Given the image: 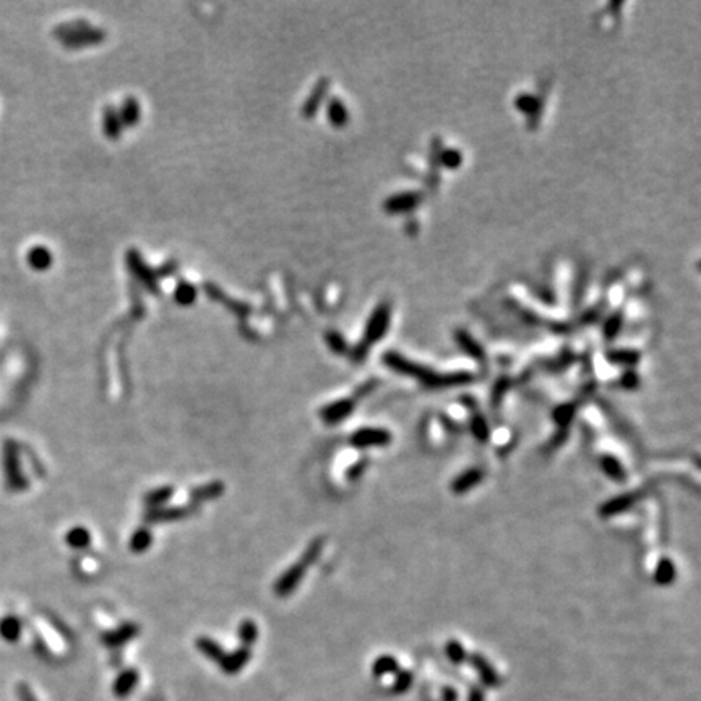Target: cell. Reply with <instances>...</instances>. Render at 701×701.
Here are the masks:
<instances>
[{"instance_id": "cell-1", "label": "cell", "mask_w": 701, "mask_h": 701, "mask_svg": "<svg viewBox=\"0 0 701 701\" xmlns=\"http://www.w3.org/2000/svg\"><path fill=\"white\" fill-rule=\"evenodd\" d=\"M60 41L64 44H67L69 48H83V46L90 44H98L104 38V33L99 32V29H95L88 27V25H83V27H76L74 25L71 27H64L60 32H57Z\"/></svg>"}, {"instance_id": "cell-2", "label": "cell", "mask_w": 701, "mask_h": 701, "mask_svg": "<svg viewBox=\"0 0 701 701\" xmlns=\"http://www.w3.org/2000/svg\"><path fill=\"white\" fill-rule=\"evenodd\" d=\"M349 443L356 448H380L391 443V433L385 429L362 427L351 435Z\"/></svg>"}, {"instance_id": "cell-3", "label": "cell", "mask_w": 701, "mask_h": 701, "mask_svg": "<svg viewBox=\"0 0 701 701\" xmlns=\"http://www.w3.org/2000/svg\"><path fill=\"white\" fill-rule=\"evenodd\" d=\"M4 466H5V479L7 485L13 490H22L27 485V480L23 479L22 471H20L18 453L13 443H7L4 448Z\"/></svg>"}, {"instance_id": "cell-4", "label": "cell", "mask_w": 701, "mask_h": 701, "mask_svg": "<svg viewBox=\"0 0 701 701\" xmlns=\"http://www.w3.org/2000/svg\"><path fill=\"white\" fill-rule=\"evenodd\" d=\"M305 565L302 564H296L289 568L288 571H284L283 575L279 576V580L276 581V585H275V592L278 596H288L293 592L296 588H298V585L300 583L302 578H304L305 575Z\"/></svg>"}, {"instance_id": "cell-5", "label": "cell", "mask_w": 701, "mask_h": 701, "mask_svg": "<svg viewBox=\"0 0 701 701\" xmlns=\"http://www.w3.org/2000/svg\"><path fill=\"white\" fill-rule=\"evenodd\" d=\"M127 260H129V267L132 268V271H134V275L137 276V278L141 281L143 286H145V288L150 291V293L156 294L158 293L156 276L150 268L146 267L145 263L141 262L140 255H138L135 250H132V252L127 254Z\"/></svg>"}, {"instance_id": "cell-6", "label": "cell", "mask_w": 701, "mask_h": 701, "mask_svg": "<svg viewBox=\"0 0 701 701\" xmlns=\"http://www.w3.org/2000/svg\"><path fill=\"white\" fill-rule=\"evenodd\" d=\"M356 403L352 400H340L328 404L320 411L321 421L326 424H338L349 416V414L354 411Z\"/></svg>"}, {"instance_id": "cell-7", "label": "cell", "mask_w": 701, "mask_h": 701, "mask_svg": "<svg viewBox=\"0 0 701 701\" xmlns=\"http://www.w3.org/2000/svg\"><path fill=\"white\" fill-rule=\"evenodd\" d=\"M641 499V492H630V494H623L620 497H616L612 500L606 501L601 506L599 513L602 516H613V515H620L623 511L630 510L632 506L637 504V501Z\"/></svg>"}, {"instance_id": "cell-8", "label": "cell", "mask_w": 701, "mask_h": 701, "mask_svg": "<svg viewBox=\"0 0 701 701\" xmlns=\"http://www.w3.org/2000/svg\"><path fill=\"white\" fill-rule=\"evenodd\" d=\"M483 479H484L483 469L473 468V469L464 471L463 474H459L458 478L452 483V492L457 494V495H463L464 492H468V490L474 489L476 485L480 484V480Z\"/></svg>"}, {"instance_id": "cell-9", "label": "cell", "mask_w": 701, "mask_h": 701, "mask_svg": "<svg viewBox=\"0 0 701 701\" xmlns=\"http://www.w3.org/2000/svg\"><path fill=\"white\" fill-rule=\"evenodd\" d=\"M249 661H250V649L244 646L232 654H224L219 666L223 667L226 674H237Z\"/></svg>"}, {"instance_id": "cell-10", "label": "cell", "mask_w": 701, "mask_h": 701, "mask_svg": "<svg viewBox=\"0 0 701 701\" xmlns=\"http://www.w3.org/2000/svg\"><path fill=\"white\" fill-rule=\"evenodd\" d=\"M28 265L36 271H46L50 268V265L54 262V255L50 254L49 249H46L44 245H36L28 252Z\"/></svg>"}, {"instance_id": "cell-11", "label": "cell", "mask_w": 701, "mask_h": 701, "mask_svg": "<svg viewBox=\"0 0 701 701\" xmlns=\"http://www.w3.org/2000/svg\"><path fill=\"white\" fill-rule=\"evenodd\" d=\"M469 661H471V664H473V667L478 670L480 680H483L485 685L492 687V685L499 683L497 670L490 666V662L487 661V659L479 656V654H473V656H469Z\"/></svg>"}, {"instance_id": "cell-12", "label": "cell", "mask_w": 701, "mask_h": 701, "mask_svg": "<svg viewBox=\"0 0 701 701\" xmlns=\"http://www.w3.org/2000/svg\"><path fill=\"white\" fill-rule=\"evenodd\" d=\"M138 672L134 669H130V670H125V672H122L119 677L116 679V682H114V687H112V690H114V695L116 697H119V698H125V697H129V695L134 692V688L137 687V683H138Z\"/></svg>"}, {"instance_id": "cell-13", "label": "cell", "mask_w": 701, "mask_h": 701, "mask_svg": "<svg viewBox=\"0 0 701 701\" xmlns=\"http://www.w3.org/2000/svg\"><path fill=\"white\" fill-rule=\"evenodd\" d=\"M190 513L188 508H179V506H160V508H151L146 513L148 521H176Z\"/></svg>"}, {"instance_id": "cell-14", "label": "cell", "mask_w": 701, "mask_h": 701, "mask_svg": "<svg viewBox=\"0 0 701 701\" xmlns=\"http://www.w3.org/2000/svg\"><path fill=\"white\" fill-rule=\"evenodd\" d=\"M117 114H119L122 125L134 127L138 124V120H140V116H141L140 104H138V101L135 98H127L124 102H122V106L119 107V111H117Z\"/></svg>"}, {"instance_id": "cell-15", "label": "cell", "mask_w": 701, "mask_h": 701, "mask_svg": "<svg viewBox=\"0 0 701 701\" xmlns=\"http://www.w3.org/2000/svg\"><path fill=\"white\" fill-rule=\"evenodd\" d=\"M122 122L119 119V114L114 107H107V109L102 112V130H104V135L111 140H116L122 134Z\"/></svg>"}, {"instance_id": "cell-16", "label": "cell", "mask_w": 701, "mask_h": 701, "mask_svg": "<svg viewBox=\"0 0 701 701\" xmlns=\"http://www.w3.org/2000/svg\"><path fill=\"white\" fill-rule=\"evenodd\" d=\"M675 578H677V568H675V564L669 559V557H664V559L659 560L656 571H654V581H656L659 586H669L672 585Z\"/></svg>"}, {"instance_id": "cell-17", "label": "cell", "mask_w": 701, "mask_h": 701, "mask_svg": "<svg viewBox=\"0 0 701 701\" xmlns=\"http://www.w3.org/2000/svg\"><path fill=\"white\" fill-rule=\"evenodd\" d=\"M601 468H602L604 473H606L607 478L616 480V483H625V479H627L625 468L622 466V463L618 461L616 457H611V454L602 457L601 458Z\"/></svg>"}, {"instance_id": "cell-18", "label": "cell", "mask_w": 701, "mask_h": 701, "mask_svg": "<svg viewBox=\"0 0 701 701\" xmlns=\"http://www.w3.org/2000/svg\"><path fill=\"white\" fill-rule=\"evenodd\" d=\"M174 300L182 307L192 305L197 300V288L188 281H181L174 291Z\"/></svg>"}, {"instance_id": "cell-19", "label": "cell", "mask_w": 701, "mask_h": 701, "mask_svg": "<svg viewBox=\"0 0 701 701\" xmlns=\"http://www.w3.org/2000/svg\"><path fill=\"white\" fill-rule=\"evenodd\" d=\"M398 670H400V667H398L396 658L390 656V654H383V656L375 659V662H373V666H372V674L375 675V677L393 675V674H396Z\"/></svg>"}, {"instance_id": "cell-20", "label": "cell", "mask_w": 701, "mask_h": 701, "mask_svg": "<svg viewBox=\"0 0 701 701\" xmlns=\"http://www.w3.org/2000/svg\"><path fill=\"white\" fill-rule=\"evenodd\" d=\"M197 648H198V651H200L203 656H207L208 659H211V661H216L218 664L221 662V659L224 658V653H223V649L219 644L214 641V639L211 638H207V637H202V638H198L197 639Z\"/></svg>"}, {"instance_id": "cell-21", "label": "cell", "mask_w": 701, "mask_h": 701, "mask_svg": "<svg viewBox=\"0 0 701 701\" xmlns=\"http://www.w3.org/2000/svg\"><path fill=\"white\" fill-rule=\"evenodd\" d=\"M65 541H67V544L71 549H85L86 546H90L91 534L83 526H76V528H71L69 531L67 536H65Z\"/></svg>"}, {"instance_id": "cell-22", "label": "cell", "mask_w": 701, "mask_h": 701, "mask_svg": "<svg viewBox=\"0 0 701 701\" xmlns=\"http://www.w3.org/2000/svg\"><path fill=\"white\" fill-rule=\"evenodd\" d=\"M20 633H22V623L17 617H5L0 620V634H2L4 639L7 641H17L20 638Z\"/></svg>"}, {"instance_id": "cell-23", "label": "cell", "mask_w": 701, "mask_h": 701, "mask_svg": "<svg viewBox=\"0 0 701 701\" xmlns=\"http://www.w3.org/2000/svg\"><path fill=\"white\" fill-rule=\"evenodd\" d=\"M151 542H153V536L150 533V529L140 528V529H137L130 537V549H132V552H135V554H141V552L150 549Z\"/></svg>"}, {"instance_id": "cell-24", "label": "cell", "mask_w": 701, "mask_h": 701, "mask_svg": "<svg viewBox=\"0 0 701 701\" xmlns=\"http://www.w3.org/2000/svg\"><path fill=\"white\" fill-rule=\"evenodd\" d=\"M137 632H138L137 625H134V623H127V625H122L119 630L107 634L106 643L111 644V646H117V644H122V643L129 641V639L134 638Z\"/></svg>"}, {"instance_id": "cell-25", "label": "cell", "mask_w": 701, "mask_h": 701, "mask_svg": "<svg viewBox=\"0 0 701 701\" xmlns=\"http://www.w3.org/2000/svg\"><path fill=\"white\" fill-rule=\"evenodd\" d=\"M445 654H447V658L453 664H463L469 659L466 648H464L458 639H450V641L445 644Z\"/></svg>"}, {"instance_id": "cell-26", "label": "cell", "mask_w": 701, "mask_h": 701, "mask_svg": "<svg viewBox=\"0 0 701 701\" xmlns=\"http://www.w3.org/2000/svg\"><path fill=\"white\" fill-rule=\"evenodd\" d=\"M223 490H224V485L221 483H211V484L202 485V487L193 490L192 499L195 501L211 500V499L219 497V495L223 494Z\"/></svg>"}, {"instance_id": "cell-27", "label": "cell", "mask_w": 701, "mask_h": 701, "mask_svg": "<svg viewBox=\"0 0 701 701\" xmlns=\"http://www.w3.org/2000/svg\"><path fill=\"white\" fill-rule=\"evenodd\" d=\"M172 494H174L172 487H160V489L151 490V492H148L146 497H145V501H146V505L151 506V508H160V506L165 505L166 501L171 500Z\"/></svg>"}, {"instance_id": "cell-28", "label": "cell", "mask_w": 701, "mask_h": 701, "mask_svg": "<svg viewBox=\"0 0 701 701\" xmlns=\"http://www.w3.org/2000/svg\"><path fill=\"white\" fill-rule=\"evenodd\" d=\"M239 637L240 641L245 644V648H249L250 644H254L257 641L258 637V628L252 620H244L239 627Z\"/></svg>"}, {"instance_id": "cell-29", "label": "cell", "mask_w": 701, "mask_h": 701, "mask_svg": "<svg viewBox=\"0 0 701 701\" xmlns=\"http://www.w3.org/2000/svg\"><path fill=\"white\" fill-rule=\"evenodd\" d=\"M471 432H473V435L476 438L479 440V442H487L489 440V426H487V422H485V419L483 416H474L473 419H471Z\"/></svg>"}, {"instance_id": "cell-30", "label": "cell", "mask_w": 701, "mask_h": 701, "mask_svg": "<svg viewBox=\"0 0 701 701\" xmlns=\"http://www.w3.org/2000/svg\"><path fill=\"white\" fill-rule=\"evenodd\" d=\"M575 417V404H562L554 411V421L559 424V426L565 427L571 422V419Z\"/></svg>"}, {"instance_id": "cell-31", "label": "cell", "mask_w": 701, "mask_h": 701, "mask_svg": "<svg viewBox=\"0 0 701 701\" xmlns=\"http://www.w3.org/2000/svg\"><path fill=\"white\" fill-rule=\"evenodd\" d=\"M328 117L333 125H342L346 122V109L341 101L331 99L328 106Z\"/></svg>"}, {"instance_id": "cell-32", "label": "cell", "mask_w": 701, "mask_h": 701, "mask_svg": "<svg viewBox=\"0 0 701 701\" xmlns=\"http://www.w3.org/2000/svg\"><path fill=\"white\" fill-rule=\"evenodd\" d=\"M321 96H324V90H321V83L319 85V88H317L314 93H312V96L309 99H307L305 102V107H304V112H305V116H314L317 109H319V106H320V99H321Z\"/></svg>"}, {"instance_id": "cell-33", "label": "cell", "mask_w": 701, "mask_h": 701, "mask_svg": "<svg viewBox=\"0 0 701 701\" xmlns=\"http://www.w3.org/2000/svg\"><path fill=\"white\" fill-rule=\"evenodd\" d=\"M411 683H412L411 672H408V670H398L395 679V692L396 693L406 692V690L411 687Z\"/></svg>"}, {"instance_id": "cell-34", "label": "cell", "mask_w": 701, "mask_h": 701, "mask_svg": "<svg viewBox=\"0 0 701 701\" xmlns=\"http://www.w3.org/2000/svg\"><path fill=\"white\" fill-rule=\"evenodd\" d=\"M320 550H321V539H317V541L312 542V544L307 547V550L304 552V557H302V564H304L305 567L314 564V562L317 560V557L320 555Z\"/></svg>"}, {"instance_id": "cell-35", "label": "cell", "mask_w": 701, "mask_h": 701, "mask_svg": "<svg viewBox=\"0 0 701 701\" xmlns=\"http://www.w3.org/2000/svg\"><path fill=\"white\" fill-rule=\"evenodd\" d=\"M326 342H328V346L333 349L335 352H338V354H342V352L346 351V342L345 340H342L341 335H338V333H328L326 335Z\"/></svg>"}, {"instance_id": "cell-36", "label": "cell", "mask_w": 701, "mask_h": 701, "mask_svg": "<svg viewBox=\"0 0 701 701\" xmlns=\"http://www.w3.org/2000/svg\"><path fill=\"white\" fill-rule=\"evenodd\" d=\"M627 377L628 378H622V385L625 387V388H630V390H633V388H637L638 387V375L634 377L633 373H628Z\"/></svg>"}, {"instance_id": "cell-37", "label": "cell", "mask_w": 701, "mask_h": 701, "mask_svg": "<svg viewBox=\"0 0 701 701\" xmlns=\"http://www.w3.org/2000/svg\"><path fill=\"white\" fill-rule=\"evenodd\" d=\"M471 701H484L483 693H480V692H473V695H471Z\"/></svg>"}]
</instances>
